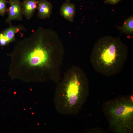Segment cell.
Segmentation results:
<instances>
[{
	"label": "cell",
	"instance_id": "6da1fadb",
	"mask_svg": "<svg viewBox=\"0 0 133 133\" xmlns=\"http://www.w3.org/2000/svg\"><path fill=\"white\" fill-rule=\"evenodd\" d=\"M126 45L119 38L106 36L95 44L90 56L93 67L97 72L107 76L119 73L128 56Z\"/></svg>",
	"mask_w": 133,
	"mask_h": 133
},
{
	"label": "cell",
	"instance_id": "7a4b0ae2",
	"mask_svg": "<svg viewBox=\"0 0 133 133\" xmlns=\"http://www.w3.org/2000/svg\"><path fill=\"white\" fill-rule=\"evenodd\" d=\"M89 90L88 79L81 70L66 76L55 92L53 102L55 110L61 114H77L87 100Z\"/></svg>",
	"mask_w": 133,
	"mask_h": 133
},
{
	"label": "cell",
	"instance_id": "3957f363",
	"mask_svg": "<svg viewBox=\"0 0 133 133\" xmlns=\"http://www.w3.org/2000/svg\"><path fill=\"white\" fill-rule=\"evenodd\" d=\"M103 111L110 131L116 133L133 132L132 95L118 97L106 101L103 104Z\"/></svg>",
	"mask_w": 133,
	"mask_h": 133
},
{
	"label": "cell",
	"instance_id": "277c9868",
	"mask_svg": "<svg viewBox=\"0 0 133 133\" xmlns=\"http://www.w3.org/2000/svg\"><path fill=\"white\" fill-rule=\"evenodd\" d=\"M39 40L33 49L26 55L25 61L32 66H42L47 62L48 53L44 48L41 40L42 28L38 29Z\"/></svg>",
	"mask_w": 133,
	"mask_h": 133
},
{
	"label": "cell",
	"instance_id": "5b68a950",
	"mask_svg": "<svg viewBox=\"0 0 133 133\" xmlns=\"http://www.w3.org/2000/svg\"><path fill=\"white\" fill-rule=\"evenodd\" d=\"M8 3L10 6L7 9L8 17L6 19V23L11 24L13 20L21 21L23 15L22 2L20 0H8Z\"/></svg>",
	"mask_w": 133,
	"mask_h": 133
},
{
	"label": "cell",
	"instance_id": "8992f818",
	"mask_svg": "<svg viewBox=\"0 0 133 133\" xmlns=\"http://www.w3.org/2000/svg\"><path fill=\"white\" fill-rule=\"evenodd\" d=\"M53 6L51 3L46 0H38L37 9V17L45 19L49 17L51 15Z\"/></svg>",
	"mask_w": 133,
	"mask_h": 133
},
{
	"label": "cell",
	"instance_id": "52a82bcc",
	"mask_svg": "<svg viewBox=\"0 0 133 133\" xmlns=\"http://www.w3.org/2000/svg\"><path fill=\"white\" fill-rule=\"evenodd\" d=\"M61 15L68 21L73 22L76 13V7L74 4L69 1L64 2L60 7Z\"/></svg>",
	"mask_w": 133,
	"mask_h": 133
},
{
	"label": "cell",
	"instance_id": "ba28073f",
	"mask_svg": "<svg viewBox=\"0 0 133 133\" xmlns=\"http://www.w3.org/2000/svg\"><path fill=\"white\" fill-rule=\"evenodd\" d=\"M38 0H24L22 2L23 15L28 20L33 16L37 9Z\"/></svg>",
	"mask_w": 133,
	"mask_h": 133
},
{
	"label": "cell",
	"instance_id": "9c48e42d",
	"mask_svg": "<svg viewBox=\"0 0 133 133\" xmlns=\"http://www.w3.org/2000/svg\"><path fill=\"white\" fill-rule=\"evenodd\" d=\"M26 29L23 26L10 25V26L1 32L0 33L5 38L8 43L15 39V34L19 31H24Z\"/></svg>",
	"mask_w": 133,
	"mask_h": 133
},
{
	"label": "cell",
	"instance_id": "30bf717a",
	"mask_svg": "<svg viewBox=\"0 0 133 133\" xmlns=\"http://www.w3.org/2000/svg\"><path fill=\"white\" fill-rule=\"evenodd\" d=\"M117 29L122 33L128 35L133 33V16L132 15L124 21L123 25L118 26Z\"/></svg>",
	"mask_w": 133,
	"mask_h": 133
},
{
	"label": "cell",
	"instance_id": "8fae6325",
	"mask_svg": "<svg viewBox=\"0 0 133 133\" xmlns=\"http://www.w3.org/2000/svg\"><path fill=\"white\" fill-rule=\"evenodd\" d=\"M8 0H0V16H4L7 13L6 4Z\"/></svg>",
	"mask_w": 133,
	"mask_h": 133
},
{
	"label": "cell",
	"instance_id": "7c38bea8",
	"mask_svg": "<svg viewBox=\"0 0 133 133\" xmlns=\"http://www.w3.org/2000/svg\"><path fill=\"white\" fill-rule=\"evenodd\" d=\"M8 43L5 38L0 33V45L1 46H4Z\"/></svg>",
	"mask_w": 133,
	"mask_h": 133
},
{
	"label": "cell",
	"instance_id": "4fadbf2b",
	"mask_svg": "<svg viewBox=\"0 0 133 133\" xmlns=\"http://www.w3.org/2000/svg\"><path fill=\"white\" fill-rule=\"evenodd\" d=\"M122 0H105L106 4H111L115 5L117 4Z\"/></svg>",
	"mask_w": 133,
	"mask_h": 133
},
{
	"label": "cell",
	"instance_id": "5bb4252c",
	"mask_svg": "<svg viewBox=\"0 0 133 133\" xmlns=\"http://www.w3.org/2000/svg\"><path fill=\"white\" fill-rule=\"evenodd\" d=\"M66 1H69L71 0H66Z\"/></svg>",
	"mask_w": 133,
	"mask_h": 133
},
{
	"label": "cell",
	"instance_id": "9a60e30c",
	"mask_svg": "<svg viewBox=\"0 0 133 133\" xmlns=\"http://www.w3.org/2000/svg\"><path fill=\"white\" fill-rule=\"evenodd\" d=\"M78 0V1H80V0Z\"/></svg>",
	"mask_w": 133,
	"mask_h": 133
}]
</instances>
